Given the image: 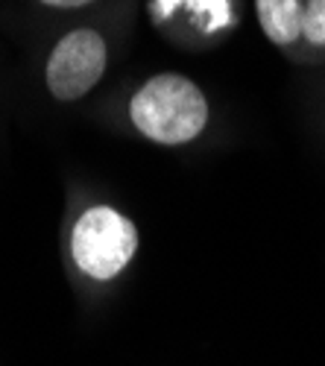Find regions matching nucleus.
Listing matches in <instances>:
<instances>
[{"label":"nucleus","instance_id":"f257e3e1","mask_svg":"<svg viewBox=\"0 0 325 366\" xmlns=\"http://www.w3.org/2000/svg\"><path fill=\"white\" fill-rule=\"evenodd\" d=\"M132 124L156 144H188L209 124V100L182 74H159L146 79L129 106Z\"/></svg>","mask_w":325,"mask_h":366},{"label":"nucleus","instance_id":"f03ea898","mask_svg":"<svg viewBox=\"0 0 325 366\" xmlns=\"http://www.w3.org/2000/svg\"><path fill=\"white\" fill-rule=\"evenodd\" d=\"M138 249V229L109 205H94L76 220L71 252L76 267L91 279H114Z\"/></svg>","mask_w":325,"mask_h":366},{"label":"nucleus","instance_id":"7ed1b4c3","mask_svg":"<svg viewBox=\"0 0 325 366\" xmlns=\"http://www.w3.org/2000/svg\"><path fill=\"white\" fill-rule=\"evenodd\" d=\"M106 41L97 29H74L56 41L47 59V88L56 100H79L106 71Z\"/></svg>","mask_w":325,"mask_h":366},{"label":"nucleus","instance_id":"20e7f679","mask_svg":"<svg viewBox=\"0 0 325 366\" xmlns=\"http://www.w3.org/2000/svg\"><path fill=\"white\" fill-rule=\"evenodd\" d=\"M261 29L273 44H293L302 39V4L299 0H255Z\"/></svg>","mask_w":325,"mask_h":366},{"label":"nucleus","instance_id":"39448f33","mask_svg":"<svg viewBox=\"0 0 325 366\" xmlns=\"http://www.w3.org/2000/svg\"><path fill=\"white\" fill-rule=\"evenodd\" d=\"M179 4H188L194 9V15L202 21V29H209V33H214V29L229 24L226 0H156V15L167 18Z\"/></svg>","mask_w":325,"mask_h":366},{"label":"nucleus","instance_id":"423d86ee","mask_svg":"<svg viewBox=\"0 0 325 366\" xmlns=\"http://www.w3.org/2000/svg\"><path fill=\"white\" fill-rule=\"evenodd\" d=\"M302 36L322 47L325 44V0H308L302 9Z\"/></svg>","mask_w":325,"mask_h":366},{"label":"nucleus","instance_id":"0eeeda50","mask_svg":"<svg viewBox=\"0 0 325 366\" xmlns=\"http://www.w3.org/2000/svg\"><path fill=\"white\" fill-rule=\"evenodd\" d=\"M47 6H56V9H79L85 4H91V0H41Z\"/></svg>","mask_w":325,"mask_h":366}]
</instances>
